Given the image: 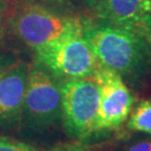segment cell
Masks as SVG:
<instances>
[{"label":"cell","instance_id":"6","mask_svg":"<svg viewBox=\"0 0 151 151\" xmlns=\"http://www.w3.org/2000/svg\"><path fill=\"white\" fill-rule=\"evenodd\" d=\"M92 78L100 91L97 132L121 127L130 115L134 97L115 70L100 63Z\"/></svg>","mask_w":151,"mask_h":151},{"label":"cell","instance_id":"7","mask_svg":"<svg viewBox=\"0 0 151 151\" xmlns=\"http://www.w3.org/2000/svg\"><path fill=\"white\" fill-rule=\"evenodd\" d=\"M93 7L108 25L135 32L151 44V0H95Z\"/></svg>","mask_w":151,"mask_h":151},{"label":"cell","instance_id":"1","mask_svg":"<svg viewBox=\"0 0 151 151\" xmlns=\"http://www.w3.org/2000/svg\"><path fill=\"white\" fill-rule=\"evenodd\" d=\"M82 34L99 62L122 78H137L147 67L150 52L140 35L111 25H83Z\"/></svg>","mask_w":151,"mask_h":151},{"label":"cell","instance_id":"3","mask_svg":"<svg viewBox=\"0 0 151 151\" xmlns=\"http://www.w3.org/2000/svg\"><path fill=\"white\" fill-rule=\"evenodd\" d=\"M63 119L60 83L40 64L29 67L22 120L35 131H43Z\"/></svg>","mask_w":151,"mask_h":151},{"label":"cell","instance_id":"5","mask_svg":"<svg viewBox=\"0 0 151 151\" xmlns=\"http://www.w3.org/2000/svg\"><path fill=\"white\" fill-rule=\"evenodd\" d=\"M78 22L81 20L60 15L44 6L27 5L14 14L10 26L20 40L37 48L62 36Z\"/></svg>","mask_w":151,"mask_h":151},{"label":"cell","instance_id":"14","mask_svg":"<svg viewBox=\"0 0 151 151\" xmlns=\"http://www.w3.org/2000/svg\"><path fill=\"white\" fill-rule=\"evenodd\" d=\"M84 1H86L88 5H91V6H93V4L95 2V0H84Z\"/></svg>","mask_w":151,"mask_h":151},{"label":"cell","instance_id":"11","mask_svg":"<svg viewBox=\"0 0 151 151\" xmlns=\"http://www.w3.org/2000/svg\"><path fill=\"white\" fill-rule=\"evenodd\" d=\"M128 151H151V141H141L131 147Z\"/></svg>","mask_w":151,"mask_h":151},{"label":"cell","instance_id":"4","mask_svg":"<svg viewBox=\"0 0 151 151\" xmlns=\"http://www.w3.org/2000/svg\"><path fill=\"white\" fill-rule=\"evenodd\" d=\"M63 123L67 134L85 139L97 132L100 91L94 80L78 78L60 83Z\"/></svg>","mask_w":151,"mask_h":151},{"label":"cell","instance_id":"8","mask_svg":"<svg viewBox=\"0 0 151 151\" xmlns=\"http://www.w3.org/2000/svg\"><path fill=\"white\" fill-rule=\"evenodd\" d=\"M29 66L24 62L11 64L0 77V128L22 121Z\"/></svg>","mask_w":151,"mask_h":151},{"label":"cell","instance_id":"2","mask_svg":"<svg viewBox=\"0 0 151 151\" xmlns=\"http://www.w3.org/2000/svg\"><path fill=\"white\" fill-rule=\"evenodd\" d=\"M82 32L83 24L78 22L53 42L35 48L38 64L57 80L92 77L100 62Z\"/></svg>","mask_w":151,"mask_h":151},{"label":"cell","instance_id":"10","mask_svg":"<svg viewBox=\"0 0 151 151\" xmlns=\"http://www.w3.org/2000/svg\"><path fill=\"white\" fill-rule=\"evenodd\" d=\"M0 151H40L36 147L15 140L12 138L0 135Z\"/></svg>","mask_w":151,"mask_h":151},{"label":"cell","instance_id":"9","mask_svg":"<svg viewBox=\"0 0 151 151\" xmlns=\"http://www.w3.org/2000/svg\"><path fill=\"white\" fill-rule=\"evenodd\" d=\"M128 128L151 133V101H141L135 106L128 122Z\"/></svg>","mask_w":151,"mask_h":151},{"label":"cell","instance_id":"12","mask_svg":"<svg viewBox=\"0 0 151 151\" xmlns=\"http://www.w3.org/2000/svg\"><path fill=\"white\" fill-rule=\"evenodd\" d=\"M52 151H81V150L74 146H60L57 147V148H55V149H53Z\"/></svg>","mask_w":151,"mask_h":151},{"label":"cell","instance_id":"13","mask_svg":"<svg viewBox=\"0 0 151 151\" xmlns=\"http://www.w3.org/2000/svg\"><path fill=\"white\" fill-rule=\"evenodd\" d=\"M9 66H10V65L7 64V63L5 62V60H4V58L0 56V77L2 76V74L5 73L6 70H7V68H8Z\"/></svg>","mask_w":151,"mask_h":151}]
</instances>
